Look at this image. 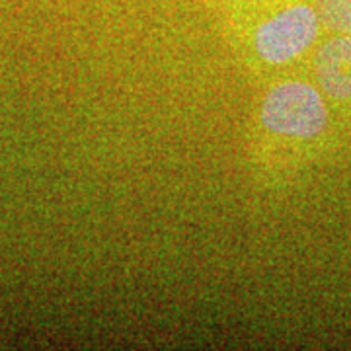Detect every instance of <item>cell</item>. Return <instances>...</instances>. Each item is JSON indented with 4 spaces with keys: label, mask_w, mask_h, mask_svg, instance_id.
<instances>
[{
    "label": "cell",
    "mask_w": 351,
    "mask_h": 351,
    "mask_svg": "<svg viewBox=\"0 0 351 351\" xmlns=\"http://www.w3.org/2000/svg\"><path fill=\"white\" fill-rule=\"evenodd\" d=\"M256 86L244 158L254 184L263 191L287 188L351 141V131L304 69Z\"/></svg>",
    "instance_id": "1"
},
{
    "label": "cell",
    "mask_w": 351,
    "mask_h": 351,
    "mask_svg": "<svg viewBox=\"0 0 351 351\" xmlns=\"http://www.w3.org/2000/svg\"><path fill=\"white\" fill-rule=\"evenodd\" d=\"M256 84L302 69L324 38L313 0H191Z\"/></svg>",
    "instance_id": "2"
},
{
    "label": "cell",
    "mask_w": 351,
    "mask_h": 351,
    "mask_svg": "<svg viewBox=\"0 0 351 351\" xmlns=\"http://www.w3.org/2000/svg\"><path fill=\"white\" fill-rule=\"evenodd\" d=\"M302 69L351 131V36L326 34Z\"/></svg>",
    "instance_id": "3"
},
{
    "label": "cell",
    "mask_w": 351,
    "mask_h": 351,
    "mask_svg": "<svg viewBox=\"0 0 351 351\" xmlns=\"http://www.w3.org/2000/svg\"><path fill=\"white\" fill-rule=\"evenodd\" d=\"M324 36H351V0H313Z\"/></svg>",
    "instance_id": "4"
}]
</instances>
